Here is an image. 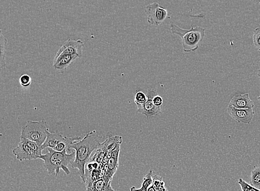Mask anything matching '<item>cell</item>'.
<instances>
[{"label":"cell","instance_id":"4fadbf2b","mask_svg":"<svg viewBox=\"0 0 260 191\" xmlns=\"http://www.w3.org/2000/svg\"><path fill=\"white\" fill-rule=\"evenodd\" d=\"M111 182L107 183L103 178H100L92 184L86 185V191H115L111 185Z\"/></svg>","mask_w":260,"mask_h":191},{"label":"cell","instance_id":"9c48e42d","mask_svg":"<svg viewBox=\"0 0 260 191\" xmlns=\"http://www.w3.org/2000/svg\"><path fill=\"white\" fill-rule=\"evenodd\" d=\"M227 113L232 119L240 123L249 124L254 119L255 112L253 109H239L230 104L227 108Z\"/></svg>","mask_w":260,"mask_h":191},{"label":"cell","instance_id":"44dd1931","mask_svg":"<svg viewBox=\"0 0 260 191\" xmlns=\"http://www.w3.org/2000/svg\"><path fill=\"white\" fill-rule=\"evenodd\" d=\"M148 96L141 91L137 92L135 96V103L142 104L147 101Z\"/></svg>","mask_w":260,"mask_h":191},{"label":"cell","instance_id":"ac0fdd59","mask_svg":"<svg viewBox=\"0 0 260 191\" xmlns=\"http://www.w3.org/2000/svg\"><path fill=\"white\" fill-rule=\"evenodd\" d=\"M238 184L241 186L242 191H260V189L255 188L249 183L243 180L242 178H240L238 181Z\"/></svg>","mask_w":260,"mask_h":191},{"label":"cell","instance_id":"5bb4252c","mask_svg":"<svg viewBox=\"0 0 260 191\" xmlns=\"http://www.w3.org/2000/svg\"><path fill=\"white\" fill-rule=\"evenodd\" d=\"M122 137L121 136H111L103 143H101L104 148L105 152L111 153L115 150L122 143Z\"/></svg>","mask_w":260,"mask_h":191},{"label":"cell","instance_id":"8fae6325","mask_svg":"<svg viewBox=\"0 0 260 191\" xmlns=\"http://www.w3.org/2000/svg\"><path fill=\"white\" fill-rule=\"evenodd\" d=\"M67 137L64 136L59 132H50L47 131V138L45 141L42 145V149L50 148L54 149L61 142L66 141Z\"/></svg>","mask_w":260,"mask_h":191},{"label":"cell","instance_id":"9a60e30c","mask_svg":"<svg viewBox=\"0 0 260 191\" xmlns=\"http://www.w3.org/2000/svg\"><path fill=\"white\" fill-rule=\"evenodd\" d=\"M7 40L0 33V70L6 67V54Z\"/></svg>","mask_w":260,"mask_h":191},{"label":"cell","instance_id":"7c38bea8","mask_svg":"<svg viewBox=\"0 0 260 191\" xmlns=\"http://www.w3.org/2000/svg\"><path fill=\"white\" fill-rule=\"evenodd\" d=\"M79 58L77 55H63L55 58L53 67L59 71L61 73H63L69 66L77 59Z\"/></svg>","mask_w":260,"mask_h":191},{"label":"cell","instance_id":"cb8c5ba5","mask_svg":"<svg viewBox=\"0 0 260 191\" xmlns=\"http://www.w3.org/2000/svg\"><path fill=\"white\" fill-rule=\"evenodd\" d=\"M158 191H168L167 190V189H166V186H164V187H162V188H161L160 190H158Z\"/></svg>","mask_w":260,"mask_h":191},{"label":"cell","instance_id":"5b68a950","mask_svg":"<svg viewBox=\"0 0 260 191\" xmlns=\"http://www.w3.org/2000/svg\"><path fill=\"white\" fill-rule=\"evenodd\" d=\"M18 145L12 150V153L19 161L37 159L42 155V146L35 141L20 138Z\"/></svg>","mask_w":260,"mask_h":191},{"label":"cell","instance_id":"4316f807","mask_svg":"<svg viewBox=\"0 0 260 191\" xmlns=\"http://www.w3.org/2000/svg\"><path fill=\"white\" fill-rule=\"evenodd\" d=\"M258 100H259V103H260V96H259V97H258Z\"/></svg>","mask_w":260,"mask_h":191},{"label":"cell","instance_id":"ba28073f","mask_svg":"<svg viewBox=\"0 0 260 191\" xmlns=\"http://www.w3.org/2000/svg\"><path fill=\"white\" fill-rule=\"evenodd\" d=\"M157 95V93L153 89H149L148 92V100L145 103L136 104L137 112L145 115L148 119L152 116L159 115L161 114V107H157L153 103V99Z\"/></svg>","mask_w":260,"mask_h":191},{"label":"cell","instance_id":"83f0119b","mask_svg":"<svg viewBox=\"0 0 260 191\" xmlns=\"http://www.w3.org/2000/svg\"><path fill=\"white\" fill-rule=\"evenodd\" d=\"M1 32H2V31L0 30V33H1Z\"/></svg>","mask_w":260,"mask_h":191},{"label":"cell","instance_id":"ffe728a7","mask_svg":"<svg viewBox=\"0 0 260 191\" xmlns=\"http://www.w3.org/2000/svg\"><path fill=\"white\" fill-rule=\"evenodd\" d=\"M254 46L260 52V27L255 28L253 35Z\"/></svg>","mask_w":260,"mask_h":191},{"label":"cell","instance_id":"2e32d148","mask_svg":"<svg viewBox=\"0 0 260 191\" xmlns=\"http://www.w3.org/2000/svg\"><path fill=\"white\" fill-rule=\"evenodd\" d=\"M153 173L152 170H149V172L144 177L141 188L140 189H136L135 187H132L130 189V191H148L149 187L152 185Z\"/></svg>","mask_w":260,"mask_h":191},{"label":"cell","instance_id":"7a4b0ae2","mask_svg":"<svg viewBox=\"0 0 260 191\" xmlns=\"http://www.w3.org/2000/svg\"><path fill=\"white\" fill-rule=\"evenodd\" d=\"M47 149V153L44 155L42 154L39 158L43 161L44 168L47 170L49 175L55 174L56 177L58 176L61 169L67 175L70 174L71 172L68 166L74 160L75 152L67 154L66 149L59 152L50 148Z\"/></svg>","mask_w":260,"mask_h":191},{"label":"cell","instance_id":"f1b7e54d","mask_svg":"<svg viewBox=\"0 0 260 191\" xmlns=\"http://www.w3.org/2000/svg\"><path fill=\"white\" fill-rule=\"evenodd\" d=\"M0 71H1V70H0Z\"/></svg>","mask_w":260,"mask_h":191},{"label":"cell","instance_id":"8992f818","mask_svg":"<svg viewBox=\"0 0 260 191\" xmlns=\"http://www.w3.org/2000/svg\"><path fill=\"white\" fill-rule=\"evenodd\" d=\"M148 22L152 26H158L168 17V11L157 2L150 3L146 7Z\"/></svg>","mask_w":260,"mask_h":191},{"label":"cell","instance_id":"52a82bcc","mask_svg":"<svg viewBox=\"0 0 260 191\" xmlns=\"http://www.w3.org/2000/svg\"><path fill=\"white\" fill-rule=\"evenodd\" d=\"M84 45L82 40L68 39L56 52L55 58L63 55H77L79 58H82Z\"/></svg>","mask_w":260,"mask_h":191},{"label":"cell","instance_id":"30bf717a","mask_svg":"<svg viewBox=\"0 0 260 191\" xmlns=\"http://www.w3.org/2000/svg\"><path fill=\"white\" fill-rule=\"evenodd\" d=\"M229 104L234 107L239 109H253L255 105L248 93L234 96L230 101Z\"/></svg>","mask_w":260,"mask_h":191},{"label":"cell","instance_id":"3957f363","mask_svg":"<svg viewBox=\"0 0 260 191\" xmlns=\"http://www.w3.org/2000/svg\"><path fill=\"white\" fill-rule=\"evenodd\" d=\"M173 34L181 36L183 49L185 52H194L198 50L205 36V29L201 27H191L189 30L182 29L175 24H170Z\"/></svg>","mask_w":260,"mask_h":191},{"label":"cell","instance_id":"7402d4cb","mask_svg":"<svg viewBox=\"0 0 260 191\" xmlns=\"http://www.w3.org/2000/svg\"><path fill=\"white\" fill-rule=\"evenodd\" d=\"M19 83L24 87H27L31 84V78L29 75L24 74L20 77Z\"/></svg>","mask_w":260,"mask_h":191},{"label":"cell","instance_id":"d4e9b609","mask_svg":"<svg viewBox=\"0 0 260 191\" xmlns=\"http://www.w3.org/2000/svg\"><path fill=\"white\" fill-rule=\"evenodd\" d=\"M148 191H156L155 189H154L152 185L149 187V188L148 189Z\"/></svg>","mask_w":260,"mask_h":191},{"label":"cell","instance_id":"277c9868","mask_svg":"<svg viewBox=\"0 0 260 191\" xmlns=\"http://www.w3.org/2000/svg\"><path fill=\"white\" fill-rule=\"evenodd\" d=\"M49 129L45 120L40 121H28L22 127L20 138L35 141L42 146L47 138V131Z\"/></svg>","mask_w":260,"mask_h":191},{"label":"cell","instance_id":"6da1fadb","mask_svg":"<svg viewBox=\"0 0 260 191\" xmlns=\"http://www.w3.org/2000/svg\"><path fill=\"white\" fill-rule=\"evenodd\" d=\"M100 138L96 135L95 131L89 132L82 139L78 137L69 144L68 149L75 150V159L71 163L73 168L77 169L81 179L85 183V167L88 162L90 161L91 154L99 148L100 145Z\"/></svg>","mask_w":260,"mask_h":191},{"label":"cell","instance_id":"e0dca14e","mask_svg":"<svg viewBox=\"0 0 260 191\" xmlns=\"http://www.w3.org/2000/svg\"><path fill=\"white\" fill-rule=\"evenodd\" d=\"M251 185L260 189V166L255 167L251 174Z\"/></svg>","mask_w":260,"mask_h":191},{"label":"cell","instance_id":"603a6c76","mask_svg":"<svg viewBox=\"0 0 260 191\" xmlns=\"http://www.w3.org/2000/svg\"><path fill=\"white\" fill-rule=\"evenodd\" d=\"M153 103L157 107H161L163 104L164 101L162 97L158 95H156L153 97Z\"/></svg>","mask_w":260,"mask_h":191},{"label":"cell","instance_id":"d6986e66","mask_svg":"<svg viewBox=\"0 0 260 191\" xmlns=\"http://www.w3.org/2000/svg\"><path fill=\"white\" fill-rule=\"evenodd\" d=\"M165 182L163 181V178L158 175H153L152 186L154 189L158 191L162 187L165 186Z\"/></svg>","mask_w":260,"mask_h":191},{"label":"cell","instance_id":"484cf974","mask_svg":"<svg viewBox=\"0 0 260 191\" xmlns=\"http://www.w3.org/2000/svg\"><path fill=\"white\" fill-rule=\"evenodd\" d=\"M258 75L259 79L260 80V68L259 70Z\"/></svg>","mask_w":260,"mask_h":191}]
</instances>
